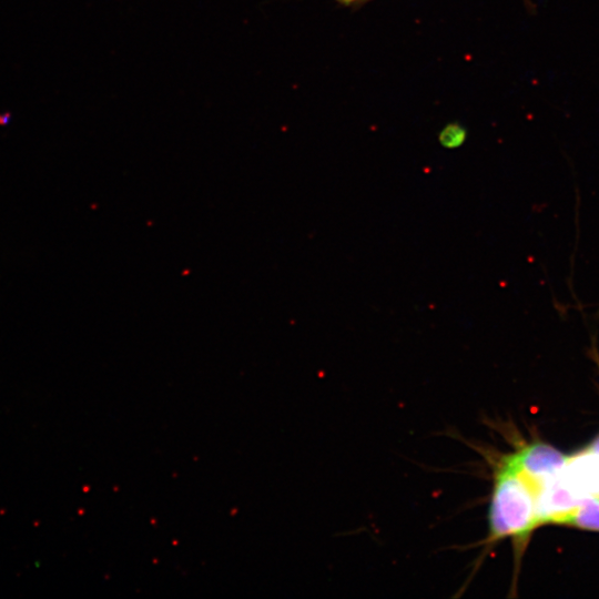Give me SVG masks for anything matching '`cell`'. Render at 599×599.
<instances>
[{"label":"cell","instance_id":"1","mask_svg":"<svg viewBox=\"0 0 599 599\" xmlns=\"http://www.w3.org/2000/svg\"><path fill=\"white\" fill-rule=\"evenodd\" d=\"M493 469L489 529L485 545L488 549L504 539H510L518 565L534 530L539 527L536 490L509 454L496 459Z\"/></svg>","mask_w":599,"mask_h":599},{"label":"cell","instance_id":"2","mask_svg":"<svg viewBox=\"0 0 599 599\" xmlns=\"http://www.w3.org/2000/svg\"><path fill=\"white\" fill-rule=\"evenodd\" d=\"M508 454L534 487L559 475L567 457L551 445L539 440L524 444Z\"/></svg>","mask_w":599,"mask_h":599},{"label":"cell","instance_id":"3","mask_svg":"<svg viewBox=\"0 0 599 599\" xmlns=\"http://www.w3.org/2000/svg\"><path fill=\"white\" fill-rule=\"evenodd\" d=\"M535 489L539 526L562 525L580 500L564 483L560 474L540 481Z\"/></svg>","mask_w":599,"mask_h":599},{"label":"cell","instance_id":"4","mask_svg":"<svg viewBox=\"0 0 599 599\" xmlns=\"http://www.w3.org/2000/svg\"><path fill=\"white\" fill-rule=\"evenodd\" d=\"M560 477L580 499L599 498V455L587 447L567 456Z\"/></svg>","mask_w":599,"mask_h":599},{"label":"cell","instance_id":"5","mask_svg":"<svg viewBox=\"0 0 599 599\" xmlns=\"http://www.w3.org/2000/svg\"><path fill=\"white\" fill-rule=\"evenodd\" d=\"M562 525L599 531V498H582Z\"/></svg>","mask_w":599,"mask_h":599},{"label":"cell","instance_id":"6","mask_svg":"<svg viewBox=\"0 0 599 599\" xmlns=\"http://www.w3.org/2000/svg\"><path fill=\"white\" fill-rule=\"evenodd\" d=\"M369 1L372 0H336L338 4L343 7L352 8V9L358 8Z\"/></svg>","mask_w":599,"mask_h":599},{"label":"cell","instance_id":"7","mask_svg":"<svg viewBox=\"0 0 599 599\" xmlns=\"http://www.w3.org/2000/svg\"><path fill=\"white\" fill-rule=\"evenodd\" d=\"M588 448L599 455V434L595 437Z\"/></svg>","mask_w":599,"mask_h":599}]
</instances>
